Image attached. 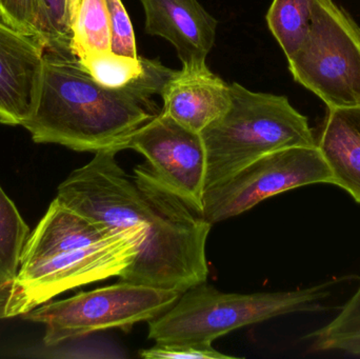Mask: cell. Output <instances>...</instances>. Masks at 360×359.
I'll use <instances>...</instances> for the list:
<instances>
[{
	"mask_svg": "<svg viewBox=\"0 0 360 359\" xmlns=\"http://www.w3.org/2000/svg\"><path fill=\"white\" fill-rule=\"evenodd\" d=\"M153 61L141 56L133 58L107 51L88 55L79 63L101 86L120 89L145 77Z\"/></svg>",
	"mask_w": 360,
	"mask_h": 359,
	"instance_id": "cell-18",
	"label": "cell"
},
{
	"mask_svg": "<svg viewBox=\"0 0 360 359\" xmlns=\"http://www.w3.org/2000/svg\"><path fill=\"white\" fill-rule=\"evenodd\" d=\"M143 242L141 230L113 229L53 200L23 247L8 318L23 316L72 289L120 278Z\"/></svg>",
	"mask_w": 360,
	"mask_h": 359,
	"instance_id": "cell-3",
	"label": "cell"
},
{
	"mask_svg": "<svg viewBox=\"0 0 360 359\" xmlns=\"http://www.w3.org/2000/svg\"><path fill=\"white\" fill-rule=\"evenodd\" d=\"M82 0H68V8H69L70 21L71 27L75 20L76 14H77L78 8H79Z\"/></svg>",
	"mask_w": 360,
	"mask_h": 359,
	"instance_id": "cell-24",
	"label": "cell"
},
{
	"mask_svg": "<svg viewBox=\"0 0 360 359\" xmlns=\"http://www.w3.org/2000/svg\"><path fill=\"white\" fill-rule=\"evenodd\" d=\"M316 145L333 175V185L360 204V107L329 109Z\"/></svg>",
	"mask_w": 360,
	"mask_h": 359,
	"instance_id": "cell-13",
	"label": "cell"
},
{
	"mask_svg": "<svg viewBox=\"0 0 360 359\" xmlns=\"http://www.w3.org/2000/svg\"><path fill=\"white\" fill-rule=\"evenodd\" d=\"M113 149L134 150L145 156L158 178L203 216L207 153L200 133L162 111Z\"/></svg>",
	"mask_w": 360,
	"mask_h": 359,
	"instance_id": "cell-9",
	"label": "cell"
},
{
	"mask_svg": "<svg viewBox=\"0 0 360 359\" xmlns=\"http://www.w3.org/2000/svg\"><path fill=\"white\" fill-rule=\"evenodd\" d=\"M44 44L0 19V124L21 126L30 111Z\"/></svg>",
	"mask_w": 360,
	"mask_h": 359,
	"instance_id": "cell-11",
	"label": "cell"
},
{
	"mask_svg": "<svg viewBox=\"0 0 360 359\" xmlns=\"http://www.w3.org/2000/svg\"><path fill=\"white\" fill-rule=\"evenodd\" d=\"M162 111L186 128L201 133L231 105L230 84L203 65L174 71L160 92Z\"/></svg>",
	"mask_w": 360,
	"mask_h": 359,
	"instance_id": "cell-12",
	"label": "cell"
},
{
	"mask_svg": "<svg viewBox=\"0 0 360 359\" xmlns=\"http://www.w3.org/2000/svg\"><path fill=\"white\" fill-rule=\"evenodd\" d=\"M288 63L328 110L360 107V27L334 0H313L308 39Z\"/></svg>",
	"mask_w": 360,
	"mask_h": 359,
	"instance_id": "cell-6",
	"label": "cell"
},
{
	"mask_svg": "<svg viewBox=\"0 0 360 359\" xmlns=\"http://www.w3.org/2000/svg\"><path fill=\"white\" fill-rule=\"evenodd\" d=\"M316 183H334L331 170L317 145L279 150L207 188L203 217L213 226L238 216L277 194Z\"/></svg>",
	"mask_w": 360,
	"mask_h": 359,
	"instance_id": "cell-8",
	"label": "cell"
},
{
	"mask_svg": "<svg viewBox=\"0 0 360 359\" xmlns=\"http://www.w3.org/2000/svg\"><path fill=\"white\" fill-rule=\"evenodd\" d=\"M0 19L13 29L41 42L38 29L37 0H0Z\"/></svg>",
	"mask_w": 360,
	"mask_h": 359,
	"instance_id": "cell-21",
	"label": "cell"
},
{
	"mask_svg": "<svg viewBox=\"0 0 360 359\" xmlns=\"http://www.w3.org/2000/svg\"><path fill=\"white\" fill-rule=\"evenodd\" d=\"M115 149L95 153L59 185L55 200L116 230L139 229L145 242L122 282L184 293L207 282L212 225L154 174L149 164L128 174Z\"/></svg>",
	"mask_w": 360,
	"mask_h": 359,
	"instance_id": "cell-1",
	"label": "cell"
},
{
	"mask_svg": "<svg viewBox=\"0 0 360 359\" xmlns=\"http://www.w3.org/2000/svg\"><path fill=\"white\" fill-rule=\"evenodd\" d=\"M10 294L11 286L0 284V320L8 318V315H6V309H8Z\"/></svg>",
	"mask_w": 360,
	"mask_h": 359,
	"instance_id": "cell-23",
	"label": "cell"
},
{
	"mask_svg": "<svg viewBox=\"0 0 360 359\" xmlns=\"http://www.w3.org/2000/svg\"><path fill=\"white\" fill-rule=\"evenodd\" d=\"M111 27V51L124 56L139 57L130 16L122 0H105Z\"/></svg>",
	"mask_w": 360,
	"mask_h": 359,
	"instance_id": "cell-20",
	"label": "cell"
},
{
	"mask_svg": "<svg viewBox=\"0 0 360 359\" xmlns=\"http://www.w3.org/2000/svg\"><path fill=\"white\" fill-rule=\"evenodd\" d=\"M331 282L287 292L224 293L207 282L180 295L166 313L148 322L158 344H212L243 327L278 316L326 310Z\"/></svg>",
	"mask_w": 360,
	"mask_h": 359,
	"instance_id": "cell-5",
	"label": "cell"
},
{
	"mask_svg": "<svg viewBox=\"0 0 360 359\" xmlns=\"http://www.w3.org/2000/svg\"><path fill=\"white\" fill-rule=\"evenodd\" d=\"M312 352H344L360 356V286L340 313L323 328L304 337Z\"/></svg>",
	"mask_w": 360,
	"mask_h": 359,
	"instance_id": "cell-16",
	"label": "cell"
},
{
	"mask_svg": "<svg viewBox=\"0 0 360 359\" xmlns=\"http://www.w3.org/2000/svg\"><path fill=\"white\" fill-rule=\"evenodd\" d=\"M145 359H235L214 349L212 344H158L141 350Z\"/></svg>",
	"mask_w": 360,
	"mask_h": 359,
	"instance_id": "cell-22",
	"label": "cell"
},
{
	"mask_svg": "<svg viewBox=\"0 0 360 359\" xmlns=\"http://www.w3.org/2000/svg\"><path fill=\"white\" fill-rule=\"evenodd\" d=\"M182 293L147 285L122 282L65 301L44 303L23 315L46 326L44 343L57 347L110 329L129 330L166 313Z\"/></svg>",
	"mask_w": 360,
	"mask_h": 359,
	"instance_id": "cell-7",
	"label": "cell"
},
{
	"mask_svg": "<svg viewBox=\"0 0 360 359\" xmlns=\"http://www.w3.org/2000/svg\"><path fill=\"white\" fill-rule=\"evenodd\" d=\"M37 13L40 40L46 50L72 54L68 0H37Z\"/></svg>",
	"mask_w": 360,
	"mask_h": 359,
	"instance_id": "cell-19",
	"label": "cell"
},
{
	"mask_svg": "<svg viewBox=\"0 0 360 359\" xmlns=\"http://www.w3.org/2000/svg\"><path fill=\"white\" fill-rule=\"evenodd\" d=\"M148 35L168 40L182 67L207 63L218 22L198 0H141Z\"/></svg>",
	"mask_w": 360,
	"mask_h": 359,
	"instance_id": "cell-10",
	"label": "cell"
},
{
	"mask_svg": "<svg viewBox=\"0 0 360 359\" xmlns=\"http://www.w3.org/2000/svg\"><path fill=\"white\" fill-rule=\"evenodd\" d=\"M231 105L200 133L207 153L205 190L262 156L316 145L308 117L287 96L230 84Z\"/></svg>",
	"mask_w": 360,
	"mask_h": 359,
	"instance_id": "cell-4",
	"label": "cell"
},
{
	"mask_svg": "<svg viewBox=\"0 0 360 359\" xmlns=\"http://www.w3.org/2000/svg\"><path fill=\"white\" fill-rule=\"evenodd\" d=\"M29 227L0 187V284L11 286L20 265Z\"/></svg>",
	"mask_w": 360,
	"mask_h": 359,
	"instance_id": "cell-17",
	"label": "cell"
},
{
	"mask_svg": "<svg viewBox=\"0 0 360 359\" xmlns=\"http://www.w3.org/2000/svg\"><path fill=\"white\" fill-rule=\"evenodd\" d=\"M312 10L313 0H273L266 13V23L287 59L308 39Z\"/></svg>",
	"mask_w": 360,
	"mask_h": 359,
	"instance_id": "cell-14",
	"label": "cell"
},
{
	"mask_svg": "<svg viewBox=\"0 0 360 359\" xmlns=\"http://www.w3.org/2000/svg\"><path fill=\"white\" fill-rule=\"evenodd\" d=\"M173 72L154 60L135 84L107 88L73 55L46 50L21 126L36 143L93 153L113 149L162 112L153 96L160 95Z\"/></svg>",
	"mask_w": 360,
	"mask_h": 359,
	"instance_id": "cell-2",
	"label": "cell"
},
{
	"mask_svg": "<svg viewBox=\"0 0 360 359\" xmlns=\"http://www.w3.org/2000/svg\"><path fill=\"white\" fill-rule=\"evenodd\" d=\"M107 51H111V27L105 0H82L72 25V54L80 61Z\"/></svg>",
	"mask_w": 360,
	"mask_h": 359,
	"instance_id": "cell-15",
	"label": "cell"
}]
</instances>
